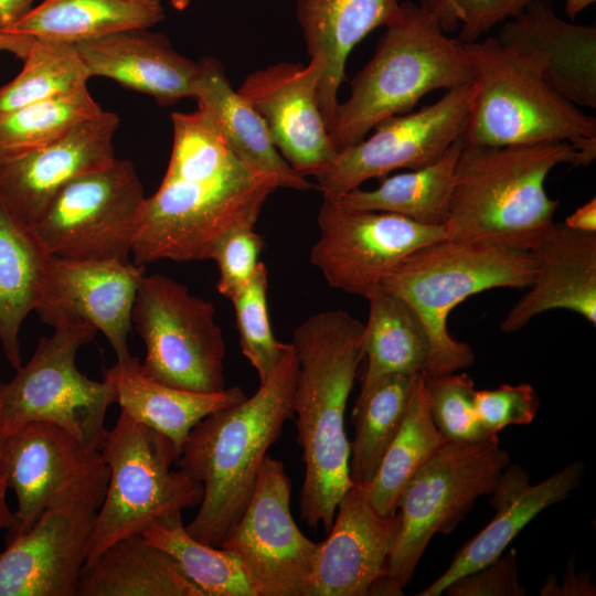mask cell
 <instances>
[{
	"label": "cell",
	"mask_w": 596,
	"mask_h": 596,
	"mask_svg": "<svg viewBox=\"0 0 596 596\" xmlns=\"http://www.w3.org/2000/svg\"><path fill=\"white\" fill-rule=\"evenodd\" d=\"M363 324L344 310H327L292 333L298 360L292 413L305 465L300 517L311 530L322 525L327 533L338 502L353 486L344 414L363 359Z\"/></svg>",
	"instance_id": "cell-1"
},
{
	"label": "cell",
	"mask_w": 596,
	"mask_h": 596,
	"mask_svg": "<svg viewBox=\"0 0 596 596\" xmlns=\"http://www.w3.org/2000/svg\"><path fill=\"white\" fill-rule=\"evenodd\" d=\"M298 360L291 343L269 377L243 401L200 421L185 438L177 464L203 486L199 511L187 531L220 546L243 513L268 449L294 416Z\"/></svg>",
	"instance_id": "cell-2"
},
{
	"label": "cell",
	"mask_w": 596,
	"mask_h": 596,
	"mask_svg": "<svg viewBox=\"0 0 596 596\" xmlns=\"http://www.w3.org/2000/svg\"><path fill=\"white\" fill-rule=\"evenodd\" d=\"M594 159L566 141L465 142L454 171L446 240L532 251L560 205L545 192L549 173L562 163L586 167Z\"/></svg>",
	"instance_id": "cell-3"
},
{
	"label": "cell",
	"mask_w": 596,
	"mask_h": 596,
	"mask_svg": "<svg viewBox=\"0 0 596 596\" xmlns=\"http://www.w3.org/2000/svg\"><path fill=\"white\" fill-rule=\"evenodd\" d=\"M380 38L371 60L339 103L330 138L337 152L355 145L380 121L412 111L425 95L472 82L465 43L450 38L421 4L401 2V13Z\"/></svg>",
	"instance_id": "cell-4"
},
{
	"label": "cell",
	"mask_w": 596,
	"mask_h": 596,
	"mask_svg": "<svg viewBox=\"0 0 596 596\" xmlns=\"http://www.w3.org/2000/svg\"><path fill=\"white\" fill-rule=\"evenodd\" d=\"M536 274L531 251L479 242L441 240L404 257L380 287L403 299L423 322L429 340L425 375L470 366V345L447 329L451 310L468 297L494 288L530 287Z\"/></svg>",
	"instance_id": "cell-5"
},
{
	"label": "cell",
	"mask_w": 596,
	"mask_h": 596,
	"mask_svg": "<svg viewBox=\"0 0 596 596\" xmlns=\"http://www.w3.org/2000/svg\"><path fill=\"white\" fill-rule=\"evenodd\" d=\"M465 46L472 67L466 143L500 147L566 141L596 158V118L555 92L533 57L497 38Z\"/></svg>",
	"instance_id": "cell-6"
},
{
	"label": "cell",
	"mask_w": 596,
	"mask_h": 596,
	"mask_svg": "<svg viewBox=\"0 0 596 596\" xmlns=\"http://www.w3.org/2000/svg\"><path fill=\"white\" fill-rule=\"evenodd\" d=\"M281 188L272 174L244 162L209 175H164L146 198L132 246V262L210 259L216 242L233 228L255 226L269 195Z\"/></svg>",
	"instance_id": "cell-7"
},
{
	"label": "cell",
	"mask_w": 596,
	"mask_h": 596,
	"mask_svg": "<svg viewBox=\"0 0 596 596\" xmlns=\"http://www.w3.org/2000/svg\"><path fill=\"white\" fill-rule=\"evenodd\" d=\"M100 451L109 479L86 563L111 543L142 534L151 524L201 503L202 483L182 468L172 469L180 456L174 444L125 412L107 430Z\"/></svg>",
	"instance_id": "cell-8"
},
{
	"label": "cell",
	"mask_w": 596,
	"mask_h": 596,
	"mask_svg": "<svg viewBox=\"0 0 596 596\" xmlns=\"http://www.w3.org/2000/svg\"><path fill=\"white\" fill-rule=\"evenodd\" d=\"M509 465L497 435L472 443L446 441L403 491L398 533L385 573L370 595H403L430 539L450 532L478 498L491 494Z\"/></svg>",
	"instance_id": "cell-9"
},
{
	"label": "cell",
	"mask_w": 596,
	"mask_h": 596,
	"mask_svg": "<svg viewBox=\"0 0 596 596\" xmlns=\"http://www.w3.org/2000/svg\"><path fill=\"white\" fill-rule=\"evenodd\" d=\"M53 328L13 379L0 383V435L3 438L29 423L45 422L65 429L85 448L100 450L106 413L116 403L115 390L106 380L87 377L76 365L78 350L98 331L83 322Z\"/></svg>",
	"instance_id": "cell-10"
},
{
	"label": "cell",
	"mask_w": 596,
	"mask_h": 596,
	"mask_svg": "<svg viewBox=\"0 0 596 596\" xmlns=\"http://www.w3.org/2000/svg\"><path fill=\"white\" fill-rule=\"evenodd\" d=\"M131 322L146 348L141 366L149 377L201 393L226 389V349L212 302L172 278L143 274Z\"/></svg>",
	"instance_id": "cell-11"
},
{
	"label": "cell",
	"mask_w": 596,
	"mask_h": 596,
	"mask_svg": "<svg viewBox=\"0 0 596 596\" xmlns=\"http://www.w3.org/2000/svg\"><path fill=\"white\" fill-rule=\"evenodd\" d=\"M145 201L132 162L115 158L68 182L31 230L49 255L130 263Z\"/></svg>",
	"instance_id": "cell-12"
},
{
	"label": "cell",
	"mask_w": 596,
	"mask_h": 596,
	"mask_svg": "<svg viewBox=\"0 0 596 596\" xmlns=\"http://www.w3.org/2000/svg\"><path fill=\"white\" fill-rule=\"evenodd\" d=\"M109 472L53 500L32 528L0 553V596H77Z\"/></svg>",
	"instance_id": "cell-13"
},
{
	"label": "cell",
	"mask_w": 596,
	"mask_h": 596,
	"mask_svg": "<svg viewBox=\"0 0 596 596\" xmlns=\"http://www.w3.org/2000/svg\"><path fill=\"white\" fill-rule=\"evenodd\" d=\"M472 85L445 91L434 104L386 118L374 132L337 152L316 178L323 198L337 199L372 178L398 169L416 170L436 162L464 136Z\"/></svg>",
	"instance_id": "cell-14"
},
{
	"label": "cell",
	"mask_w": 596,
	"mask_h": 596,
	"mask_svg": "<svg viewBox=\"0 0 596 596\" xmlns=\"http://www.w3.org/2000/svg\"><path fill=\"white\" fill-rule=\"evenodd\" d=\"M284 464L266 456L253 493L220 547L240 561L256 596H306L318 542L297 526Z\"/></svg>",
	"instance_id": "cell-15"
},
{
	"label": "cell",
	"mask_w": 596,
	"mask_h": 596,
	"mask_svg": "<svg viewBox=\"0 0 596 596\" xmlns=\"http://www.w3.org/2000/svg\"><path fill=\"white\" fill-rule=\"evenodd\" d=\"M317 223L312 265L330 287L363 298L408 254L446 240L445 225H422L393 213L349 209L328 198H323Z\"/></svg>",
	"instance_id": "cell-16"
},
{
	"label": "cell",
	"mask_w": 596,
	"mask_h": 596,
	"mask_svg": "<svg viewBox=\"0 0 596 596\" xmlns=\"http://www.w3.org/2000/svg\"><path fill=\"white\" fill-rule=\"evenodd\" d=\"M108 472L100 450L85 448L54 424L33 422L4 436L0 446V473L18 500L4 535L6 546L28 532L57 497Z\"/></svg>",
	"instance_id": "cell-17"
},
{
	"label": "cell",
	"mask_w": 596,
	"mask_h": 596,
	"mask_svg": "<svg viewBox=\"0 0 596 596\" xmlns=\"http://www.w3.org/2000/svg\"><path fill=\"white\" fill-rule=\"evenodd\" d=\"M322 55L308 64L278 63L251 73L237 93L263 117L272 140L301 177H317L337 150L320 109Z\"/></svg>",
	"instance_id": "cell-18"
},
{
	"label": "cell",
	"mask_w": 596,
	"mask_h": 596,
	"mask_svg": "<svg viewBox=\"0 0 596 596\" xmlns=\"http://www.w3.org/2000/svg\"><path fill=\"white\" fill-rule=\"evenodd\" d=\"M145 266L49 255L34 311L46 324L83 322L100 331L117 360L130 355L131 313Z\"/></svg>",
	"instance_id": "cell-19"
},
{
	"label": "cell",
	"mask_w": 596,
	"mask_h": 596,
	"mask_svg": "<svg viewBox=\"0 0 596 596\" xmlns=\"http://www.w3.org/2000/svg\"><path fill=\"white\" fill-rule=\"evenodd\" d=\"M118 127V115L102 110L54 142L0 162V204L31 228L68 182L116 158L113 140Z\"/></svg>",
	"instance_id": "cell-20"
},
{
	"label": "cell",
	"mask_w": 596,
	"mask_h": 596,
	"mask_svg": "<svg viewBox=\"0 0 596 596\" xmlns=\"http://www.w3.org/2000/svg\"><path fill=\"white\" fill-rule=\"evenodd\" d=\"M401 524L397 511L382 515L359 486L338 502L328 536L318 542L306 596H366L385 573Z\"/></svg>",
	"instance_id": "cell-21"
},
{
	"label": "cell",
	"mask_w": 596,
	"mask_h": 596,
	"mask_svg": "<svg viewBox=\"0 0 596 596\" xmlns=\"http://www.w3.org/2000/svg\"><path fill=\"white\" fill-rule=\"evenodd\" d=\"M497 39L533 57L545 82L578 107L596 109V28L557 17L536 0L504 22Z\"/></svg>",
	"instance_id": "cell-22"
},
{
	"label": "cell",
	"mask_w": 596,
	"mask_h": 596,
	"mask_svg": "<svg viewBox=\"0 0 596 596\" xmlns=\"http://www.w3.org/2000/svg\"><path fill=\"white\" fill-rule=\"evenodd\" d=\"M584 471V462L573 460L551 477L531 485L525 470L509 465L491 492L493 519L457 552L448 568L417 595L438 596L456 578L496 561L541 511L564 500L579 486Z\"/></svg>",
	"instance_id": "cell-23"
},
{
	"label": "cell",
	"mask_w": 596,
	"mask_h": 596,
	"mask_svg": "<svg viewBox=\"0 0 596 596\" xmlns=\"http://www.w3.org/2000/svg\"><path fill=\"white\" fill-rule=\"evenodd\" d=\"M73 44L91 77L110 78L162 106L194 98L199 62L177 52L162 33L134 29Z\"/></svg>",
	"instance_id": "cell-24"
},
{
	"label": "cell",
	"mask_w": 596,
	"mask_h": 596,
	"mask_svg": "<svg viewBox=\"0 0 596 596\" xmlns=\"http://www.w3.org/2000/svg\"><path fill=\"white\" fill-rule=\"evenodd\" d=\"M531 252L536 262L535 278L501 322V330L518 331L553 309L576 312L595 327L596 233L553 222Z\"/></svg>",
	"instance_id": "cell-25"
},
{
	"label": "cell",
	"mask_w": 596,
	"mask_h": 596,
	"mask_svg": "<svg viewBox=\"0 0 596 596\" xmlns=\"http://www.w3.org/2000/svg\"><path fill=\"white\" fill-rule=\"evenodd\" d=\"M400 13L398 0H298L297 19L308 54H320L326 62L318 99L329 134L349 54L369 33L387 26Z\"/></svg>",
	"instance_id": "cell-26"
},
{
	"label": "cell",
	"mask_w": 596,
	"mask_h": 596,
	"mask_svg": "<svg viewBox=\"0 0 596 596\" xmlns=\"http://www.w3.org/2000/svg\"><path fill=\"white\" fill-rule=\"evenodd\" d=\"M104 380L114 387L116 403L123 412L168 437L179 454L200 421L246 397L240 386L201 393L162 384L149 377L141 361L132 355L117 360L106 370Z\"/></svg>",
	"instance_id": "cell-27"
},
{
	"label": "cell",
	"mask_w": 596,
	"mask_h": 596,
	"mask_svg": "<svg viewBox=\"0 0 596 596\" xmlns=\"http://www.w3.org/2000/svg\"><path fill=\"white\" fill-rule=\"evenodd\" d=\"M194 98L215 123L232 152L246 164L274 175L281 188L307 191L315 185L281 157L263 117L234 91L222 64L199 61Z\"/></svg>",
	"instance_id": "cell-28"
},
{
	"label": "cell",
	"mask_w": 596,
	"mask_h": 596,
	"mask_svg": "<svg viewBox=\"0 0 596 596\" xmlns=\"http://www.w3.org/2000/svg\"><path fill=\"white\" fill-rule=\"evenodd\" d=\"M77 596H204L177 562L141 534L123 538L87 562Z\"/></svg>",
	"instance_id": "cell-29"
},
{
	"label": "cell",
	"mask_w": 596,
	"mask_h": 596,
	"mask_svg": "<svg viewBox=\"0 0 596 596\" xmlns=\"http://www.w3.org/2000/svg\"><path fill=\"white\" fill-rule=\"evenodd\" d=\"M163 19L161 0H43L4 32L77 43L150 29Z\"/></svg>",
	"instance_id": "cell-30"
},
{
	"label": "cell",
	"mask_w": 596,
	"mask_h": 596,
	"mask_svg": "<svg viewBox=\"0 0 596 596\" xmlns=\"http://www.w3.org/2000/svg\"><path fill=\"white\" fill-rule=\"evenodd\" d=\"M47 257L34 232L0 204V342L14 370L22 365L20 329L35 309Z\"/></svg>",
	"instance_id": "cell-31"
},
{
	"label": "cell",
	"mask_w": 596,
	"mask_h": 596,
	"mask_svg": "<svg viewBox=\"0 0 596 596\" xmlns=\"http://www.w3.org/2000/svg\"><path fill=\"white\" fill-rule=\"evenodd\" d=\"M364 298L369 302V316L362 333L366 365L361 386L387 374L425 375L429 340L416 312L380 286Z\"/></svg>",
	"instance_id": "cell-32"
},
{
	"label": "cell",
	"mask_w": 596,
	"mask_h": 596,
	"mask_svg": "<svg viewBox=\"0 0 596 596\" xmlns=\"http://www.w3.org/2000/svg\"><path fill=\"white\" fill-rule=\"evenodd\" d=\"M464 143L461 136L436 162L386 178L373 190L356 188L333 200L349 209L393 213L422 225H444Z\"/></svg>",
	"instance_id": "cell-33"
},
{
	"label": "cell",
	"mask_w": 596,
	"mask_h": 596,
	"mask_svg": "<svg viewBox=\"0 0 596 596\" xmlns=\"http://www.w3.org/2000/svg\"><path fill=\"white\" fill-rule=\"evenodd\" d=\"M446 441L430 416L424 375H415L400 430L384 453L374 477L359 486L373 509L382 515L395 514L408 482Z\"/></svg>",
	"instance_id": "cell-34"
},
{
	"label": "cell",
	"mask_w": 596,
	"mask_h": 596,
	"mask_svg": "<svg viewBox=\"0 0 596 596\" xmlns=\"http://www.w3.org/2000/svg\"><path fill=\"white\" fill-rule=\"evenodd\" d=\"M414 377L387 374L361 386L352 412L354 437L349 443V475L354 486L375 475L408 407Z\"/></svg>",
	"instance_id": "cell-35"
},
{
	"label": "cell",
	"mask_w": 596,
	"mask_h": 596,
	"mask_svg": "<svg viewBox=\"0 0 596 596\" xmlns=\"http://www.w3.org/2000/svg\"><path fill=\"white\" fill-rule=\"evenodd\" d=\"M141 535L171 556L204 596H256L237 557L191 536L182 513L151 524Z\"/></svg>",
	"instance_id": "cell-36"
},
{
	"label": "cell",
	"mask_w": 596,
	"mask_h": 596,
	"mask_svg": "<svg viewBox=\"0 0 596 596\" xmlns=\"http://www.w3.org/2000/svg\"><path fill=\"white\" fill-rule=\"evenodd\" d=\"M103 109L87 86L0 113V162L43 148Z\"/></svg>",
	"instance_id": "cell-37"
},
{
	"label": "cell",
	"mask_w": 596,
	"mask_h": 596,
	"mask_svg": "<svg viewBox=\"0 0 596 596\" xmlns=\"http://www.w3.org/2000/svg\"><path fill=\"white\" fill-rule=\"evenodd\" d=\"M21 72L0 86V113L87 86L91 77L73 43L32 38Z\"/></svg>",
	"instance_id": "cell-38"
},
{
	"label": "cell",
	"mask_w": 596,
	"mask_h": 596,
	"mask_svg": "<svg viewBox=\"0 0 596 596\" xmlns=\"http://www.w3.org/2000/svg\"><path fill=\"white\" fill-rule=\"evenodd\" d=\"M268 269L260 262L251 280L234 294L236 328L243 355L256 370L259 381H266L277 368L287 343L273 332L267 305Z\"/></svg>",
	"instance_id": "cell-39"
},
{
	"label": "cell",
	"mask_w": 596,
	"mask_h": 596,
	"mask_svg": "<svg viewBox=\"0 0 596 596\" xmlns=\"http://www.w3.org/2000/svg\"><path fill=\"white\" fill-rule=\"evenodd\" d=\"M424 385L433 422L447 441L472 443L491 437L478 419L477 390L467 373L424 375Z\"/></svg>",
	"instance_id": "cell-40"
},
{
	"label": "cell",
	"mask_w": 596,
	"mask_h": 596,
	"mask_svg": "<svg viewBox=\"0 0 596 596\" xmlns=\"http://www.w3.org/2000/svg\"><path fill=\"white\" fill-rule=\"evenodd\" d=\"M536 0H421L447 33L458 31L464 43L480 40L494 25L515 17Z\"/></svg>",
	"instance_id": "cell-41"
},
{
	"label": "cell",
	"mask_w": 596,
	"mask_h": 596,
	"mask_svg": "<svg viewBox=\"0 0 596 596\" xmlns=\"http://www.w3.org/2000/svg\"><path fill=\"white\" fill-rule=\"evenodd\" d=\"M264 245L255 226L233 228L216 242L210 259L217 266L216 289L223 297L230 299L251 280Z\"/></svg>",
	"instance_id": "cell-42"
},
{
	"label": "cell",
	"mask_w": 596,
	"mask_h": 596,
	"mask_svg": "<svg viewBox=\"0 0 596 596\" xmlns=\"http://www.w3.org/2000/svg\"><path fill=\"white\" fill-rule=\"evenodd\" d=\"M478 419L488 435L510 425H528L536 416L540 398L530 384H502L494 390L476 391Z\"/></svg>",
	"instance_id": "cell-43"
},
{
	"label": "cell",
	"mask_w": 596,
	"mask_h": 596,
	"mask_svg": "<svg viewBox=\"0 0 596 596\" xmlns=\"http://www.w3.org/2000/svg\"><path fill=\"white\" fill-rule=\"evenodd\" d=\"M448 596H523L525 589L518 582L517 553L510 550L488 565L462 575L443 592Z\"/></svg>",
	"instance_id": "cell-44"
},
{
	"label": "cell",
	"mask_w": 596,
	"mask_h": 596,
	"mask_svg": "<svg viewBox=\"0 0 596 596\" xmlns=\"http://www.w3.org/2000/svg\"><path fill=\"white\" fill-rule=\"evenodd\" d=\"M563 223L570 228L579 232L596 233L595 198L576 209L571 215L565 219Z\"/></svg>",
	"instance_id": "cell-45"
},
{
	"label": "cell",
	"mask_w": 596,
	"mask_h": 596,
	"mask_svg": "<svg viewBox=\"0 0 596 596\" xmlns=\"http://www.w3.org/2000/svg\"><path fill=\"white\" fill-rule=\"evenodd\" d=\"M36 0H0V31H4L19 22L32 8Z\"/></svg>",
	"instance_id": "cell-46"
},
{
	"label": "cell",
	"mask_w": 596,
	"mask_h": 596,
	"mask_svg": "<svg viewBox=\"0 0 596 596\" xmlns=\"http://www.w3.org/2000/svg\"><path fill=\"white\" fill-rule=\"evenodd\" d=\"M589 577L590 574L584 575L581 573L576 575L572 570L566 575V578L564 577L562 587H554L545 595H595V587L592 585Z\"/></svg>",
	"instance_id": "cell-47"
},
{
	"label": "cell",
	"mask_w": 596,
	"mask_h": 596,
	"mask_svg": "<svg viewBox=\"0 0 596 596\" xmlns=\"http://www.w3.org/2000/svg\"><path fill=\"white\" fill-rule=\"evenodd\" d=\"M2 437L0 435V446L2 443ZM7 487L0 473V531L8 530L11 526L13 512L10 510L7 499H6Z\"/></svg>",
	"instance_id": "cell-48"
},
{
	"label": "cell",
	"mask_w": 596,
	"mask_h": 596,
	"mask_svg": "<svg viewBox=\"0 0 596 596\" xmlns=\"http://www.w3.org/2000/svg\"><path fill=\"white\" fill-rule=\"evenodd\" d=\"M596 0H565V13L571 21H574L577 14L593 4Z\"/></svg>",
	"instance_id": "cell-49"
},
{
	"label": "cell",
	"mask_w": 596,
	"mask_h": 596,
	"mask_svg": "<svg viewBox=\"0 0 596 596\" xmlns=\"http://www.w3.org/2000/svg\"><path fill=\"white\" fill-rule=\"evenodd\" d=\"M14 42H15V39L13 35L7 32L0 31V51L3 50V51H9L13 53L15 50Z\"/></svg>",
	"instance_id": "cell-50"
},
{
	"label": "cell",
	"mask_w": 596,
	"mask_h": 596,
	"mask_svg": "<svg viewBox=\"0 0 596 596\" xmlns=\"http://www.w3.org/2000/svg\"><path fill=\"white\" fill-rule=\"evenodd\" d=\"M191 0H170L171 6L179 11H182L188 8Z\"/></svg>",
	"instance_id": "cell-51"
}]
</instances>
